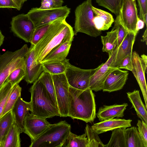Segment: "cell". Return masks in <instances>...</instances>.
Returning <instances> with one entry per match:
<instances>
[{"mask_svg":"<svg viewBox=\"0 0 147 147\" xmlns=\"http://www.w3.org/2000/svg\"><path fill=\"white\" fill-rule=\"evenodd\" d=\"M72 42L67 41L51 51L44 57L41 63L59 61L65 59L68 55Z\"/></svg>","mask_w":147,"mask_h":147,"instance_id":"23","label":"cell"},{"mask_svg":"<svg viewBox=\"0 0 147 147\" xmlns=\"http://www.w3.org/2000/svg\"><path fill=\"white\" fill-rule=\"evenodd\" d=\"M84 131L88 140L87 147H105V144L103 143L98 134L91 126L87 124Z\"/></svg>","mask_w":147,"mask_h":147,"instance_id":"34","label":"cell"},{"mask_svg":"<svg viewBox=\"0 0 147 147\" xmlns=\"http://www.w3.org/2000/svg\"><path fill=\"white\" fill-rule=\"evenodd\" d=\"M92 0H86L78 6L75 11L74 34L82 32L96 37L101 31L95 28L93 22L94 13L92 9Z\"/></svg>","mask_w":147,"mask_h":147,"instance_id":"5","label":"cell"},{"mask_svg":"<svg viewBox=\"0 0 147 147\" xmlns=\"http://www.w3.org/2000/svg\"><path fill=\"white\" fill-rule=\"evenodd\" d=\"M144 24V22L139 18L136 23V30L137 32L143 28Z\"/></svg>","mask_w":147,"mask_h":147,"instance_id":"44","label":"cell"},{"mask_svg":"<svg viewBox=\"0 0 147 147\" xmlns=\"http://www.w3.org/2000/svg\"><path fill=\"white\" fill-rule=\"evenodd\" d=\"M69 59L66 58L59 61L41 63L43 71L51 75H58L65 73L69 63Z\"/></svg>","mask_w":147,"mask_h":147,"instance_id":"25","label":"cell"},{"mask_svg":"<svg viewBox=\"0 0 147 147\" xmlns=\"http://www.w3.org/2000/svg\"><path fill=\"white\" fill-rule=\"evenodd\" d=\"M25 75V70L18 68L13 70L9 74L6 80L9 82L12 86L19 83L24 79Z\"/></svg>","mask_w":147,"mask_h":147,"instance_id":"37","label":"cell"},{"mask_svg":"<svg viewBox=\"0 0 147 147\" xmlns=\"http://www.w3.org/2000/svg\"><path fill=\"white\" fill-rule=\"evenodd\" d=\"M85 133L81 135H77L69 132L65 140L63 147H87L88 140Z\"/></svg>","mask_w":147,"mask_h":147,"instance_id":"30","label":"cell"},{"mask_svg":"<svg viewBox=\"0 0 147 147\" xmlns=\"http://www.w3.org/2000/svg\"><path fill=\"white\" fill-rule=\"evenodd\" d=\"M41 5L39 7L40 9H49L59 7L53 0H41Z\"/></svg>","mask_w":147,"mask_h":147,"instance_id":"42","label":"cell"},{"mask_svg":"<svg viewBox=\"0 0 147 147\" xmlns=\"http://www.w3.org/2000/svg\"><path fill=\"white\" fill-rule=\"evenodd\" d=\"M83 69L76 67L69 63L65 74L70 86L75 88L84 90L89 88L90 78L99 68Z\"/></svg>","mask_w":147,"mask_h":147,"instance_id":"8","label":"cell"},{"mask_svg":"<svg viewBox=\"0 0 147 147\" xmlns=\"http://www.w3.org/2000/svg\"><path fill=\"white\" fill-rule=\"evenodd\" d=\"M70 12V9L67 6H65L45 9L32 8L27 14L35 28L58 19H66Z\"/></svg>","mask_w":147,"mask_h":147,"instance_id":"7","label":"cell"},{"mask_svg":"<svg viewBox=\"0 0 147 147\" xmlns=\"http://www.w3.org/2000/svg\"><path fill=\"white\" fill-rule=\"evenodd\" d=\"M65 20L58 19L38 42L33 45L37 64L41 63L46 56L58 46L67 41H72L74 31Z\"/></svg>","mask_w":147,"mask_h":147,"instance_id":"1","label":"cell"},{"mask_svg":"<svg viewBox=\"0 0 147 147\" xmlns=\"http://www.w3.org/2000/svg\"><path fill=\"white\" fill-rule=\"evenodd\" d=\"M29 91L31 94L30 102L31 113L38 117L46 119L55 116L60 117L57 106L38 78L33 83Z\"/></svg>","mask_w":147,"mask_h":147,"instance_id":"3","label":"cell"},{"mask_svg":"<svg viewBox=\"0 0 147 147\" xmlns=\"http://www.w3.org/2000/svg\"><path fill=\"white\" fill-rule=\"evenodd\" d=\"M132 121L131 119L113 118L95 123L91 127L98 135L118 128L125 129L130 127Z\"/></svg>","mask_w":147,"mask_h":147,"instance_id":"17","label":"cell"},{"mask_svg":"<svg viewBox=\"0 0 147 147\" xmlns=\"http://www.w3.org/2000/svg\"><path fill=\"white\" fill-rule=\"evenodd\" d=\"M138 131L146 147H147V124L143 120H138L137 124Z\"/></svg>","mask_w":147,"mask_h":147,"instance_id":"39","label":"cell"},{"mask_svg":"<svg viewBox=\"0 0 147 147\" xmlns=\"http://www.w3.org/2000/svg\"><path fill=\"white\" fill-rule=\"evenodd\" d=\"M60 7L62 6V5L64 2L63 0H53Z\"/></svg>","mask_w":147,"mask_h":147,"instance_id":"47","label":"cell"},{"mask_svg":"<svg viewBox=\"0 0 147 147\" xmlns=\"http://www.w3.org/2000/svg\"><path fill=\"white\" fill-rule=\"evenodd\" d=\"M92 9L95 15L93 22L95 28L100 31L108 30L111 26L114 21L112 14L93 6Z\"/></svg>","mask_w":147,"mask_h":147,"instance_id":"20","label":"cell"},{"mask_svg":"<svg viewBox=\"0 0 147 147\" xmlns=\"http://www.w3.org/2000/svg\"><path fill=\"white\" fill-rule=\"evenodd\" d=\"M71 125L65 120L51 124L29 147H62L71 131Z\"/></svg>","mask_w":147,"mask_h":147,"instance_id":"4","label":"cell"},{"mask_svg":"<svg viewBox=\"0 0 147 147\" xmlns=\"http://www.w3.org/2000/svg\"><path fill=\"white\" fill-rule=\"evenodd\" d=\"M17 7V10H20L21 9L24 3L27 0H12Z\"/></svg>","mask_w":147,"mask_h":147,"instance_id":"45","label":"cell"},{"mask_svg":"<svg viewBox=\"0 0 147 147\" xmlns=\"http://www.w3.org/2000/svg\"><path fill=\"white\" fill-rule=\"evenodd\" d=\"M21 90L22 88L18 84H16L13 86L0 118L12 110L18 99L21 96Z\"/></svg>","mask_w":147,"mask_h":147,"instance_id":"32","label":"cell"},{"mask_svg":"<svg viewBox=\"0 0 147 147\" xmlns=\"http://www.w3.org/2000/svg\"><path fill=\"white\" fill-rule=\"evenodd\" d=\"M11 25V31L17 37L30 42L35 27L27 14H20L13 17Z\"/></svg>","mask_w":147,"mask_h":147,"instance_id":"12","label":"cell"},{"mask_svg":"<svg viewBox=\"0 0 147 147\" xmlns=\"http://www.w3.org/2000/svg\"><path fill=\"white\" fill-rule=\"evenodd\" d=\"M127 97L132 104V108H134L138 117L147 124V108L141 98L139 90H134L127 93Z\"/></svg>","mask_w":147,"mask_h":147,"instance_id":"22","label":"cell"},{"mask_svg":"<svg viewBox=\"0 0 147 147\" xmlns=\"http://www.w3.org/2000/svg\"><path fill=\"white\" fill-rule=\"evenodd\" d=\"M117 68L125 69L131 71L132 68V54L128 55L121 60Z\"/></svg>","mask_w":147,"mask_h":147,"instance_id":"41","label":"cell"},{"mask_svg":"<svg viewBox=\"0 0 147 147\" xmlns=\"http://www.w3.org/2000/svg\"><path fill=\"white\" fill-rule=\"evenodd\" d=\"M50 124L46 119L29 112L24 119L23 132L30 137L32 142L38 138Z\"/></svg>","mask_w":147,"mask_h":147,"instance_id":"13","label":"cell"},{"mask_svg":"<svg viewBox=\"0 0 147 147\" xmlns=\"http://www.w3.org/2000/svg\"><path fill=\"white\" fill-rule=\"evenodd\" d=\"M128 71L116 68L108 76L104 83L103 92H111L121 90L128 79Z\"/></svg>","mask_w":147,"mask_h":147,"instance_id":"16","label":"cell"},{"mask_svg":"<svg viewBox=\"0 0 147 147\" xmlns=\"http://www.w3.org/2000/svg\"><path fill=\"white\" fill-rule=\"evenodd\" d=\"M128 105L127 103L111 105H104L100 107L96 115L100 121L115 117H123Z\"/></svg>","mask_w":147,"mask_h":147,"instance_id":"18","label":"cell"},{"mask_svg":"<svg viewBox=\"0 0 147 147\" xmlns=\"http://www.w3.org/2000/svg\"><path fill=\"white\" fill-rule=\"evenodd\" d=\"M15 122L18 127L23 130V123L25 117L29 111H31L30 102L24 100L19 96L12 110Z\"/></svg>","mask_w":147,"mask_h":147,"instance_id":"21","label":"cell"},{"mask_svg":"<svg viewBox=\"0 0 147 147\" xmlns=\"http://www.w3.org/2000/svg\"><path fill=\"white\" fill-rule=\"evenodd\" d=\"M25 75L24 79L28 84L33 83L43 71L42 63L37 64L35 58L33 45H31L25 58Z\"/></svg>","mask_w":147,"mask_h":147,"instance_id":"15","label":"cell"},{"mask_svg":"<svg viewBox=\"0 0 147 147\" xmlns=\"http://www.w3.org/2000/svg\"><path fill=\"white\" fill-rule=\"evenodd\" d=\"M14 8L17 9V7L12 0H0V8Z\"/></svg>","mask_w":147,"mask_h":147,"instance_id":"43","label":"cell"},{"mask_svg":"<svg viewBox=\"0 0 147 147\" xmlns=\"http://www.w3.org/2000/svg\"><path fill=\"white\" fill-rule=\"evenodd\" d=\"M28 49L25 44L15 51H7L2 54L0 53V88L13 70L18 68L25 70V58Z\"/></svg>","mask_w":147,"mask_h":147,"instance_id":"6","label":"cell"},{"mask_svg":"<svg viewBox=\"0 0 147 147\" xmlns=\"http://www.w3.org/2000/svg\"><path fill=\"white\" fill-rule=\"evenodd\" d=\"M38 79L44 85L53 102L57 106L54 86L51 75L43 71L40 75Z\"/></svg>","mask_w":147,"mask_h":147,"instance_id":"31","label":"cell"},{"mask_svg":"<svg viewBox=\"0 0 147 147\" xmlns=\"http://www.w3.org/2000/svg\"><path fill=\"white\" fill-rule=\"evenodd\" d=\"M125 129L120 128L112 130L110 140L105 147H127Z\"/></svg>","mask_w":147,"mask_h":147,"instance_id":"28","label":"cell"},{"mask_svg":"<svg viewBox=\"0 0 147 147\" xmlns=\"http://www.w3.org/2000/svg\"><path fill=\"white\" fill-rule=\"evenodd\" d=\"M94 96L90 88L82 90L69 86L68 117L86 123L93 122L96 117Z\"/></svg>","mask_w":147,"mask_h":147,"instance_id":"2","label":"cell"},{"mask_svg":"<svg viewBox=\"0 0 147 147\" xmlns=\"http://www.w3.org/2000/svg\"><path fill=\"white\" fill-rule=\"evenodd\" d=\"M4 38V36L0 30V47L3 44Z\"/></svg>","mask_w":147,"mask_h":147,"instance_id":"49","label":"cell"},{"mask_svg":"<svg viewBox=\"0 0 147 147\" xmlns=\"http://www.w3.org/2000/svg\"><path fill=\"white\" fill-rule=\"evenodd\" d=\"M120 23L128 31L136 35V24L139 18L136 0H122L118 15Z\"/></svg>","mask_w":147,"mask_h":147,"instance_id":"10","label":"cell"},{"mask_svg":"<svg viewBox=\"0 0 147 147\" xmlns=\"http://www.w3.org/2000/svg\"><path fill=\"white\" fill-rule=\"evenodd\" d=\"M139 9L140 18L147 26V0H137Z\"/></svg>","mask_w":147,"mask_h":147,"instance_id":"40","label":"cell"},{"mask_svg":"<svg viewBox=\"0 0 147 147\" xmlns=\"http://www.w3.org/2000/svg\"><path fill=\"white\" fill-rule=\"evenodd\" d=\"M51 76L60 117H68V98L69 86L65 73Z\"/></svg>","mask_w":147,"mask_h":147,"instance_id":"9","label":"cell"},{"mask_svg":"<svg viewBox=\"0 0 147 147\" xmlns=\"http://www.w3.org/2000/svg\"><path fill=\"white\" fill-rule=\"evenodd\" d=\"M13 87L9 82L6 80L0 88V118Z\"/></svg>","mask_w":147,"mask_h":147,"instance_id":"35","label":"cell"},{"mask_svg":"<svg viewBox=\"0 0 147 147\" xmlns=\"http://www.w3.org/2000/svg\"><path fill=\"white\" fill-rule=\"evenodd\" d=\"M140 57L144 63L147 65V56L144 54L141 55Z\"/></svg>","mask_w":147,"mask_h":147,"instance_id":"48","label":"cell"},{"mask_svg":"<svg viewBox=\"0 0 147 147\" xmlns=\"http://www.w3.org/2000/svg\"><path fill=\"white\" fill-rule=\"evenodd\" d=\"M125 132L127 147H146L136 127H128Z\"/></svg>","mask_w":147,"mask_h":147,"instance_id":"27","label":"cell"},{"mask_svg":"<svg viewBox=\"0 0 147 147\" xmlns=\"http://www.w3.org/2000/svg\"><path fill=\"white\" fill-rule=\"evenodd\" d=\"M136 35L129 32L118 48L116 58L112 67H118L121 60L129 55L132 54V50Z\"/></svg>","mask_w":147,"mask_h":147,"instance_id":"19","label":"cell"},{"mask_svg":"<svg viewBox=\"0 0 147 147\" xmlns=\"http://www.w3.org/2000/svg\"><path fill=\"white\" fill-rule=\"evenodd\" d=\"M58 19L49 23L35 28L30 42L31 45H36Z\"/></svg>","mask_w":147,"mask_h":147,"instance_id":"33","label":"cell"},{"mask_svg":"<svg viewBox=\"0 0 147 147\" xmlns=\"http://www.w3.org/2000/svg\"><path fill=\"white\" fill-rule=\"evenodd\" d=\"M147 30L146 28L143 34L142 35V38L141 40V42H145L146 45H147Z\"/></svg>","mask_w":147,"mask_h":147,"instance_id":"46","label":"cell"},{"mask_svg":"<svg viewBox=\"0 0 147 147\" xmlns=\"http://www.w3.org/2000/svg\"><path fill=\"white\" fill-rule=\"evenodd\" d=\"M23 132L15 122L7 134L1 147H20V134Z\"/></svg>","mask_w":147,"mask_h":147,"instance_id":"24","label":"cell"},{"mask_svg":"<svg viewBox=\"0 0 147 147\" xmlns=\"http://www.w3.org/2000/svg\"><path fill=\"white\" fill-rule=\"evenodd\" d=\"M132 72L140 86L147 108V88L145 73H147V65L143 61L138 54L134 51L132 53Z\"/></svg>","mask_w":147,"mask_h":147,"instance_id":"14","label":"cell"},{"mask_svg":"<svg viewBox=\"0 0 147 147\" xmlns=\"http://www.w3.org/2000/svg\"><path fill=\"white\" fill-rule=\"evenodd\" d=\"M118 48L116 47L112 55L105 63H102L90 78L89 88L92 90L98 92L102 90L105 81L113 71L116 68L112 67L116 57Z\"/></svg>","mask_w":147,"mask_h":147,"instance_id":"11","label":"cell"},{"mask_svg":"<svg viewBox=\"0 0 147 147\" xmlns=\"http://www.w3.org/2000/svg\"><path fill=\"white\" fill-rule=\"evenodd\" d=\"M103 45L102 51L107 53L109 57L117 47V35L116 29L113 28L111 31L107 32L105 36H101Z\"/></svg>","mask_w":147,"mask_h":147,"instance_id":"26","label":"cell"},{"mask_svg":"<svg viewBox=\"0 0 147 147\" xmlns=\"http://www.w3.org/2000/svg\"><path fill=\"white\" fill-rule=\"evenodd\" d=\"M114 22V26L113 28L116 29L117 31V47L118 48L129 32L120 23L117 17Z\"/></svg>","mask_w":147,"mask_h":147,"instance_id":"38","label":"cell"},{"mask_svg":"<svg viewBox=\"0 0 147 147\" xmlns=\"http://www.w3.org/2000/svg\"><path fill=\"white\" fill-rule=\"evenodd\" d=\"M14 121L12 110L0 118V147Z\"/></svg>","mask_w":147,"mask_h":147,"instance_id":"29","label":"cell"},{"mask_svg":"<svg viewBox=\"0 0 147 147\" xmlns=\"http://www.w3.org/2000/svg\"><path fill=\"white\" fill-rule=\"evenodd\" d=\"M98 5L105 7L116 16L119 13L122 0H95Z\"/></svg>","mask_w":147,"mask_h":147,"instance_id":"36","label":"cell"}]
</instances>
